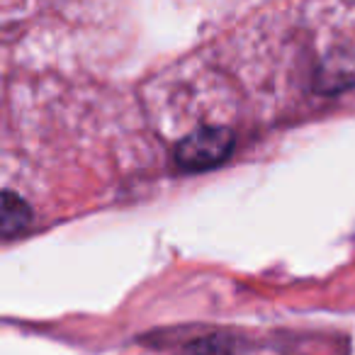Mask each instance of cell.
<instances>
[{"instance_id": "6da1fadb", "label": "cell", "mask_w": 355, "mask_h": 355, "mask_svg": "<svg viewBox=\"0 0 355 355\" xmlns=\"http://www.w3.org/2000/svg\"><path fill=\"white\" fill-rule=\"evenodd\" d=\"M234 148V134L227 127H200L178 141L173 158L183 171H209L229 158Z\"/></svg>"}, {"instance_id": "7a4b0ae2", "label": "cell", "mask_w": 355, "mask_h": 355, "mask_svg": "<svg viewBox=\"0 0 355 355\" xmlns=\"http://www.w3.org/2000/svg\"><path fill=\"white\" fill-rule=\"evenodd\" d=\"M355 83V54L338 51L329 54L316 71V90L321 93H338Z\"/></svg>"}, {"instance_id": "3957f363", "label": "cell", "mask_w": 355, "mask_h": 355, "mask_svg": "<svg viewBox=\"0 0 355 355\" xmlns=\"http://www.w3.org/2000/svg\"><path fill=\"white\" fill-rule=\"evenodd\" d=\"M0 209H3L0 224H3V234H6L8 239L25 232L27 224L32 222L30 205H27L22 198H17L12 190H6V193H3V205H0Z\"/></svg>"}]
</instances>
